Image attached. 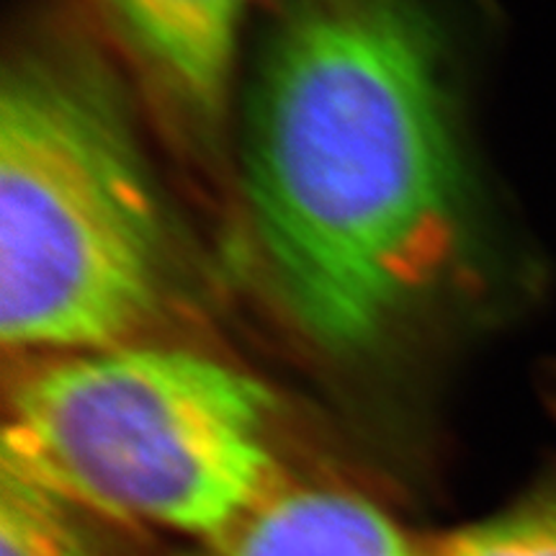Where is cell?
Here are the masks:
<instances>
[{
	"instance_id": "cell-1",
	"label": "cell",
	"mask_w": 556,
	"mask_h": 556,
	"mask_svg": "<svg viewBox=\"0 0 556 556\" xmlns=\"http://www.w3.org/2000/svg\"><path fill=\"white\" fill-rule=\"evenodd\" d=\"M428 0H274L242 122V189L309 340L371 351L469 250L471 178Z\"/></svg>"
},
{
	"instance_id": "cell-2",
	"label": "cell",
	"mask_w": 556,
	"mask_h": 556,
	"mask_svg": "<svg viewBox=\"0 0 556 556\" xmlns=\"http://www.w3.org/2000/svg\"><path fill=\"white\" fill-rule=\"evenodd\" d=\"M176 229L122 88L45 26L0 88V338L9 351L137 343L168 307Z\"/></svg>"
},
{
	"instance_id": "cell-3",
	"label": "cell",
	"mask_w": 556,
	"mask_h": 556,
	"mask_svg": "<svg viewBox=\"0 0 556 556\" xmlns=\"http://www.w3.org/2000/svg\"><path fill=\"white\" fill-rule=\"evenodd\" d=\"M276 397L225 361L165 345L70 353L13 387L3 464L80 510L201 541L278 484Z\"/></svg>"
},
{
	"instance_id": "cell-4",
	"label": "cell",
	"mask_w": 556,
	"mask_h": 556,
	"mask_svg": "<svg viewBox=\"0 0 556 556\" xmlns=\"http://www.w3.org/2000/svg\"><path fill=\"white\" fill-rule=\"evenodd\" d=\"M144 78L199 127L222 122L248 0H93Z\"/></svg>"
},
{
	"instance_id": "cell-5",
	"label": "cell",
	"mask_w": 556,
	"mask_h": 556,
	"mask_svg": "<svg viewBox=\"0 0 556 556\" xmlns=\"http://www.w3.org/2000/svg\"><path fill=\"white\" fill-rule=\"evenodd\" d=\"M184 556H426L405 531L353 492L276 484L227 531Z\"/></svg>"
},
{
	"instance_id": "cell-6",
	"label": "cell",
	"mask_w": 556,
	"mask_h": 556,
	"mask_svg": "<svg viewBox=\"0 0 556 556\" xmlns=\"http://www.w3.org/2000/svg\"><path fill=\"white\" fill-rule=\"evenodd\" d=\"M0 475V556H106L78 505L9 464Z\"/></svg>"
},
{
	"instance_id": "cell-7",
	"label": "cell",
	"mask_w": 556,
	"mask_h": 556,
	"mask_svg": "<svg viewBox=\"0 0 556 556\" xmlns=\"http://www.w3.org/2000/svg\"><path fill=\"white\" fill-rule=\"evenodd\" d=\"M435 556H556V482L495 518L451 533Z\"/></svg>"
}]
</instances>
